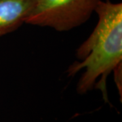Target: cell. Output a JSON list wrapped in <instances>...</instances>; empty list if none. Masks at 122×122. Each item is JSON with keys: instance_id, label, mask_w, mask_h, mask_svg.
Wrapping results in <instances>:
<instances>
[{"instance_id": "obj_1", "label": "cell", "mask_w": 122, "mask_h": 122, "mask_svg": "<svg viewBox=\"0 0 122 122\" xmlns=\"http://www.w3.org/2000/svg\"><path fill=\"white\" fill-rule=\"evenodd\" d=\"M98 20L90 35L76 50L75 61L66 70L73 77L84 70L77 85V92L84 94L99 89L109 102L107 80L122 65V4L101 0L95 10Z\"/></svg>"}, {"instance_id": "obj_2", "label": "cell", "mask_w": 122, "mask_h": 122, "mask_svg": "<svg viewBox=\"0 0 122 122\" xmlns=\"http://www.w3.org/2000/svg\"><path fill=\"white\" fill-rule=\"evenodd\" d=\"M100 1L37 0L25 23L58 32L72 30L87 22Z\"/></svg>"}, {"instance_id": "obj_3", "label": "cell", "mask_w": 122, "mask_h": 122, "mask_svg": "<svg viewBox=\"0 0 122 122\" xmlns=\"http://www.w3.org/2000/svg\"><path fill=\"white\" fill-rule=\"evenodd\" d=\"M37 0H0V37L12 33L26 22Z\"/></svg>"}, {"instance_id": "obj_4", "label": "cell", "mask_w": 122, "mask_h": 122, "mask_svg": "<svg viewBox=\"0 0 122 122\" xmlns=\"http://www.w3.org/2000/svg\"><path fill=\"white\" fill-rule=\"evenodd\" d=\"M122 65L117 66L115 69L113 71L114 73V79L115 83L117 85L119 93L121 96L122 100Z\"/></svg>"}]
</instances>
